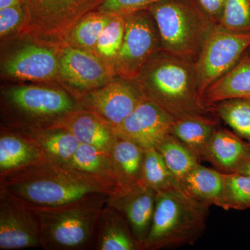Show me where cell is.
I'll return each mask as SVG.
<instances>
[{
	"label": "cell",
	"mask_w": 250,
	"mask_h": 250,
	"mask_svg": "<svg viewBox=\"0 0 250 250\" xmlns=\"http://www.w3.org/2000/svg\"><path fill=\"white\" fill-rule=\"evenodd\" d=\"M175 121L164 108L146 98L114 129L118 137L147 149L157 147L171 134Z\"/></svg>",
	"instance_id": "4fadbf2b"
},
{
	"label": "cell",
	"mask_w": 250,
	"mask_h": 250,
	"mask_svg": "<svg viewBox=\"0 0 250 250\" xmlns=\"http://www.w3.org/2000/svg\"><path fill=\"white\" fill-rule=\"evenodd\" d=\"M65 166L95 177L104 184L111 192L118 186V180L111 154L93 146L80 143L72 159Z\"/></svg>",
	"instance_id": "603a6c76"
},
{
	"label": "cell",
	"mask_w": 250,
	"mask_h": 250,
	"mask_svg": "<svg viewBox=\"0 0 250 250\" xmlns=\"http://www.w3.org/2000/svg\"><path fill=\"white\" fill-rule=\"evenodd\" d=\"M212 107L235 134L250 145V99H228L215 104Z\"/></svg>",
	"instance_id": "f1b7e54d"
},
{
	"label": "cell",
	"mask_w": 250,
	"mask_h": 250,
	"mask_svg": "<svg viewBox=\"0 0 250 250\" xmlns=\"http://www.w3.org/2000/svg\"><path fill=\"white\" fill-rule=\"evenodd\" d=\"M161 1L163 0H105L98 10L110 14H126L147 9L151 5Z\"/></svg>",
	"instance_id": "836d02e7"
},
{
	"label": "cell",
	"mask_w": 250,
	"mask_h": 250,
	"mask_svg": "<svg viewBox=\"0 0 250 250\" xmlns=\"http://www.w3.org/2000/svg\"><path fill=\"white\" fill-rule=\"evenodd\" d=\"M144 149L130 140L117 136L112 147L111 157L118 185H129L139 182Z\"/></svg>",
	"instance_id": "cb8c5ba5"
},
{
	"label": "cell",
	"mask_w": 250,
	"mask_h": 250,
	"mask_svg": "<svg viewBox=\"0 0 250 250\" xmlns=\"http://www.w3.org/2000/svg\"><path fill=\"white\" fill-rule=\"evenodd\" d=\"M233 98L250 100V57L247 52L231 70L210 85L203 95L204 103L209 108L219 102Z\"/></svg>",
	"instance_id": "ffe728a7"
},
{
	"label": "cell",
	"mask_w": 250,
	"mask_h": 250,
	"mask_svg": "<svg viewBox=\"0 0 250 250\" xmlns=\"http://www.w3.org/2000/svg\"><path fill=\"white\" fill-rule=\"evenodd\" d=\"M31 207H57L93 194L109 195L95 177L43 157L0 181Z\"/></svg>",
	"instance_id": "6da1fadb"
},
{
	"label": "cell",
	"mask_w": 250,
	"mask_h": 250,
	"mask_svg": "<svg viewBox=\"0 0 250 250\" xmlns=\"http://www.w3.org/2000/svg\"><path fill=\"white\" fill-rule=\"evenodd\" d=\"M25 19V10L22 3L0 9V36L1 39L18 32Z\"/></svg>",
	"instance_id": "d6a6232c"
},
{
	"label": "cell",
	"mask_w": 250,
	"mask_h": 250,
	"mask_svg": "<svg viewBox=\"0 0 250 250\" xmlns=\"http://www.w3.org/2000/svg\"><path fill=\"white\" fill-rule=\"evenodd\" d=\"M21 2V0H0V9L17 4Z\"/></svg>",
	"instance_id": "8d00e7d4"
},
{
	"label": "cell",
	"mask_w": 250,
	"mask_h": 250,
	"mask_svg": "<svg viewBox=\"0 0 250 250\" xmlns=\"http://www.w3.org/2000/svg\"><path fill=\"white\" fill-rule=\"evenodd\" d=\"M147 9L159 29L163 51L195 62L217 24L196 0H163Z\"/></svg>",
	"instance_id": "8992f818"
},
{
	"label": "cell",
	"mask_w": 250,
	"mask_h": 250,
	"mask_svg": "<svg viewBox=\"0 0 250 250\" xmlns=\"http://www.w3.org/2000/svg\"><path fill=\"white\" fill-rule=\"evenodd\" d=\"M96 250H143L121 212L106 205L99 218Z\"/></svg>",
	"instance_id": "d6986e66"
},
{
	"label": "cell",
	"mask_w": 250,
	"mask_h": 250,
	"mask_svg": "<svg viewBox=\"0 0 250 250\" xmlns=\"http://www.w3.org/2000/svg\"><path fill=\"white\" fill-rule=\"evenodd\" d=\"M141 181L156 192L179 184L156 148L144 149Z\"/></svg>",
	"instance_id": "f546056e"
},
{
	"label": "cell",
	"mask_w": 250,
	"mask_h": 250,
	"mask_svg": "<svg viewBox=\"0 0 250 250\" xmlns=\"http://www.w3.org/2000/svg\"><path fill=\"white\" fill-rule=\"evenodd\" d=\"M146 98L136 80L116 77L107 84L77 100L83 109L101 117L115 128Z\"/></svg>",
	"instance_id": "7c38bea8"
},
{
	"label": "cell",
	"mask_w": 250,
	"mask_h": 250,
	"mask_svg": "<svg viewBox=\"0 0 250 250\" xmlns=\"http://www.w3.org/2000/svg\"><path fill=\"white\" fill-rule=\"evenodd\" d=\"M247 53H248V55H249L250 57V48L248 49V50L247 51Z\"/></svg>",
	"instance_id": "74e56055"
},
{
	"label": "cell",
	"mask_w": 250,
	"mask_h": 250,
	"mask_svg": "<svg viewBox=\"0 0 250 250\" xmlns=\"http://www.w3.org/2000/svg\"><path fill=\"white\" fill-rule=\"evenodd\" d=\"M184 190L197 201L208 206L223 207L225 174L197 166L180 182Z\"/></svg>",
	"instance_id": "7402d4cb"
},
{
	"label": "cell",
	"mask_w": 250,
	"mask_h": 250,
	"mask_svg": "<svg viewBox=\"0 0 250 250\" xmlns=\"http://www.w3.org/2000/svg\"><path fill=\"white\" fill-rule=\"evenodd\" d=\"M45 157L35 141L12 128L1 126L0 181Z\"/></svg>",
	"instance_id": "2e32d148"
},
{
	"label": "cell",
	"mask_w": 250,
	"mask_h": 250,
	"mask_svg": "<svg viewBox=\"0 0 250 250\" xmlns=\"http://www.w3.org/2000/svg\"><path fill=\"white\" fill-rule=\"evenodd\" d=\"M123 45L115 65L116 77L136 80L158 53L163 51L159 29L147 9L125 14Z\"/></svg>",
	"instance_id": "ba28073f"
},
{
	"label": "cell",
	"mask_w": 250,
	"mask_h": 250,
	"mask_svg": "<svg viewBox=\"0 0 250 250\" xmlns=\"http://www.w3.org/2000/svg\"><path fill=\"white\" fill-rule=\"evenodd\" d=\"M237 172L250 176V156L242 164V166L238 169V170L237 171Z\"/></svg>",
	"instance_id": "d590c367"
},
{
	"label": "cell",
	"mask_w": 250,
	"mask_h": 250,
	"mask_svg": "<svg viewBox=\"0 0 250 250\" xmlns=\"http://www.w3.org/2000/svg\"><path fill=\"white\" fill-rule=\"evenodd\" d=\"M105 0H21L25 19L18 34L34 42L62 47L81 18L98 10Z\"/></svg>",
	"instance_id": "52a82bcc"
},
{
	"label": "cell",
	"mask_w": 250,
	"mask_h": 250,
	"mask_svg": "<svg viewBox=\"0 0 250 250\" xmlns=\"http://www.w3.org/2000/svg\"><path fill=\"white\" fill-rule=\"evenodd\" d=\"M156 196L155 190L140 181L129 185L117 186L108 195L106 202L124 215L143 250L152 225Z\"/></svg>",
	"instance_id": "5bb4252c"
},
{
	"label": "cell",
	"mask_w": 250,
	"mask_h": 250,
	"mask_svg": "<svg viewBox=\"0 0 250 250\" xmlns=\"http://www.w3.org/2000/svg\"><path fill=\"white\" fill-rule=\"evenodd\" d=\"M108 194H93L57 207H31L40 224L46 250H86L96 239L100 213Z\"/></svg>",
	"instance_id": "277c9868"
},
{
	"label": "cell",
	"mask_w": 250,
	"mask_h": 250,
	"mask_svg": "<svg viewBox=\"0 0 250 250\" xmlns=\"http://www.w3.org/2000/svg\"><path fill=\"white\" fill-rule=\"evenodd\" d=\"M113 16V14L99 10L88 13L77 21L70 29L63 44L95 54V46L99 37Z\"/></svg>",
	"instance_id": "484cf974"
},
{
	"label": "cell",
	"mask_w": 250,
	"mask_h": 250,
	"mask_svg": "<svg viewBox=\"0 0 250 250\" xmlns=\"http://www.w3.org/2000/svg\"><path fill=\"white\" fill-rule=\"evenodd\" d=\"M201 9L218 24L226 0H196Z\"/></svg>",
	"instance_id": "e575fe53"
},
{
	"label": "cell",
	"mask_w": 250,
	"mask_h": 250,
	"mask_svg": "<svg viewBox=\"0 0 250 250\" xmlns=\"http://www.w3.org/2000/svg\"><path fill=\"white\" fill-rule=\"evenodd\" d=\"M225 210L250 208V176L238 173L225 174L223 202Z\"/></svg>",
	"instance_id": "4dcf8cb0"
},
{
	"label": "cell",
	"mask_w": 250,
	"mask_h": 250,
	"mask_svg": "<svg viewBox=\"0 0 250 250\" xmlns=\"http://www.w3.org/2000/svg\"><path fill=\"white\" fill-rule=\"evenodd\" d=\"M42 248L40 224L29 206L0 186V250Z\"/></svg>",
	"instance_id": "30bf717a"
},
{
	"label": "cell",
	"mask_w": 250,
	"mask_h": 250,
	"mask_svg": "<svg viewBox=\"0 0 250 250\" xmlns=\"http://www.w3.org/2000/svg\"><path fill=\"white\" fill-rule=\"evenodd\" d=\"M59 57V82L77 99L116 77L95 54L84 49L63 44Z\"/></svg>",
	"instance_id": "8fae6325"
},
{
	"label": "cell",
	"mask_w": 250,
	"mask_h": 250,
	"mask_svg": "<svg viewBox=\"0 0 250 250\" xmlns=\"http://www.w3.org/2000/svg\"><path fill=\"white\" fill-rule=\"evenodd\" d=\"M209 206L197 201L180 184L156 192L152 225L143 250L193 245L205 229Z\"/></svg>",
	"instance_id": "3957f363"
},
{
	"label": "cell",
	"mask_w": 250,
	"mask_h": 250,
	"mask_svg": "<svg viewBox=\"0 0 250 250\" xmlns=\"http://www.w3.org/2000/svg\"><path fill=\"white\" fill-rule=\"evenodd\" d=\"M156 149L179 184L200 164V159L195 154L172 134L168 135Z\"/></svg>",
	"instance_id": "4316f807"
},
{
	"label": "cell",
	"mask_w": 250,
	"mask_h": 250,
	"mask_svg": "<svg viewBox=\"0 0 250 250\" xmlns=\"http://www.w3.org/2000/svg\"><path fill=\"white\" fill-rule=\"evenodd\" d=\"M59 49L36 42L28 44L8 57L1 70L6 77L18 80L48 82L59 80Z\"/></svg>",
	"instance_id": "9a60e30c"
},
{
	"label": "cell",
	"mask_w": 250,
	"mask_h": 250,
	"mask_svg": "<svg viewBox=\"0 0 250 250\" xmlns=\"http://www.w3.org/2000/svg\"><path fill=\"white\" fill-rule=\"evenodd\" d=\"M217 129L216 123L209 116L177 120L171 134L184 143L195 156L203 159L212 135Z\"/></svg>",
	"instance_id": "d4e9b609"
},
{
	"label": "cell",
	"mask_w": 250,
	"mask_h": 250,
	"mask_svg": "<svg viewBox=\"0 0 250 250\" xmlns=\"http://www.w3.org/2000/svg\"><path fill=\"white\" fill-rule=\"evenodd\" d=\"M57 126L70 131L81 144L93 146L111 153L117 135L114 127L93 112L77 110L62 119Z\"/></svg>",
	"instance_id": "e0dca14e"
},
{
	"label": "cell",
	"mask_w": 250,
	"mask_h": 250,
	"mask_svg": "<svg viewBox=\"0 0 250 250\" xmlns=\"http://www.w3.org/2000/svg\"><path fill=\"white\" fill-rule=\"evenodd\" d=\"M250 47V32H231L215 25L194 62L202 99L207 88L231 70Z\"/></svg>",
	"instance_id": "9c48e42d"
},
{
	"label": "cell",
	"mask_w": 250,
	"mask_h": 250,
	"mask_svg": "<svg viewBox=\"0 0 250 250\" xmlns=\"http://www.w3.org/2000/svg\"><path fill=\"white\" fill-rule=\"evenodd\" d=\"M250 156V145L225 129H216L206 149L203 159L224 174L235 173Z\"/></svg>",
	"instance_id": "ac0fdd59"
},
{
	"label": "cell",
	"mask_w": 250,
	"mask_h": 250,
	"mask_svg": "<svg viewBox=\"0 0 250 250\" xmlns=\"http://www.w3.org/2000/svg\"><path fill=\"white\" fill-rule=\"evenodd\" d=\"M149 100L176 121L208 116L197 83L194 62L161 51L136 79Z\"/></svg>",
	"instance_id": "7a4b0ae2"
},
{
	"label": "cell",
	"mask_w": 250,
	"mask_h": 250,
	"mask_svg": "<svg viewBox=\"0 0 250 250\" xmlns=\"http://www.w3.org/2000/svg\"><path fill=\"white\" fill-rule=\"evenodd\" d=\"M125 23V14H114L102 31L95 46V55L115 77V65L124 39Z\"/></svg>",
	"instance_id": "83f0119b"
},
{
	"label": "cell",
	"mask_w": 250,
	"mask_h": 250,
	"mask_svg": "<svg viewBox=\"0 0 250 250\" xmlns=\"http://www.w3.org/2000/svg\"><path fill=\"white\" fill-rule=\"evenodd\" d=\"M6 127L39 129L57 126L72 112L83 108L65 88L49 85H14L1 91Z\"/></svg>",
	"instance_id": "5b68a950"
},
{
	"label": "cell",
	"mask_w": 250,
	"mask_h": 250,
	"mask_svg": "<svg viewBox=\"0 0 250 250\" xmlns=\"http://www.w3.org/2000/svg\"><path fill=\"white\" fill-rule=\"evenodd\" d=\"M17 130L34 140L45 157L62 165H67L80 144L70 131L62 126Z\"/></svg>",
	"instance_id": "44dd1931"
},
{
	"label": "cell",
	"mask_w": 250,
	"mask_h": 250,
	"mask_svg": "<svg viewBox=\"0 0 250 250\" xmlns=\"http://www.w3.org/2000/svg\"><path fill=\"white\" fill-rule=\"evenodd\" d=\"M217 24L231 32H250V0H226Z\"/></svg>",
	"instance_id": "1f68e13d"
}]
</instances>
